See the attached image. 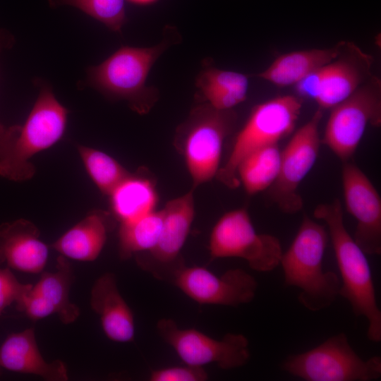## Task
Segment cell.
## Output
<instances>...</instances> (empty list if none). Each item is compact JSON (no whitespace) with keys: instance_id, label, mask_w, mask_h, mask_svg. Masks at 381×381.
<instances>
[{"instance_id":"obj_1","label":"cell","mask_w":381,"mask_h":381,"mask_svg":"<svg viewBox=\"0 0 381 381\" xmlns=\"http://www.w3.org/2000/svg\"><path fill=\"white\" fill-rule=\"evenodd\" d=\"M315 218L327 225L341 277L339 296L349 301L354 315L368 323V339L381 341V310L378 307L373 278L365 253L344 224L341 203L335 200L318 205Z\"/></svg>"},{"instance_id":"obj_2","label":"cell","mask_w":381,"mask_h":381,"mask_svg":"<svg viewBox=\"0 0 381 381\" xmlns=\"http://www.w3.org/2000/svg\"><path fill=\"white\" fill-rule=\"evenodd\" d=\"M67 114L51 88L44 86L23 126L0 123V175L15 181L31 179L35 167L30 158L62 137Z\"/></svg>"},{"instance_id":"obj_3","label":"cell","mask_w":381,"mask_h":381,"mask_svg":"<svg viewBox=\"0 0 381 381\" xmlns=\"http://www.w3.org/2000/svg\"><path fill=\"white\" fill-rule=\"evenodd\" d=\"M164 31L163 40L155 46L121 47L99 65L90 68V84L111 99L126 101L138 114L148 112L159 97L157 89L146 85L148 73L157 59L179 42L174 28Z\"/></svg>"},{"instance_id":"obj_4","label":"cell","mask_w":381,"mask_h":381,"mask_svg":"<svg viewBox=\"0 0 381 381\" xmlns=\"http://www.w3.org/2000/svg\"><path fill=\"white\" fill-rule=\"evenodd\" d=\"M327 241L325 227L304 215L294 239L280 260L284 286L299 289L298 301L310 311L328 308L339 294L338 275L323 270Z\"/></svg>"},{"instance_id":"obj_5","label":"cell","mask_w":381,"mask_h":381,"mask_svg":"<svg viewBox=\"0 0 381 381\" xmlns=\"http://www.w3.org/2000/svg\"><path fill=\"white\" fill-rule=\"evenodd\" d=\"M236 120L233 109H217L204 102L194 107L177 128L174 145L184 158L194 187L216 176L224 142Z\"/></svg>"},{"instance_id":"obj_6","label":"cell","mask_w":381,"mask_h":381,"mask_svg":"<svg viewBox=\"0 0 381 381\" xmlns=\"http://www.w3.org/2000/svg\"><path fill=\"white\" fill-rule=\"evenodd\" d=\"M302 108V100L295 95L269 99L254 107L246 123L236 135L231 152L216 177L229 188L239 185L237 167L250 153L277 144L295 127Z\"/></svg>"},{"instance_id":"obj_7","label":"cell","mask_w":381,"mask_h":381,"mask_svg":"<svg viewBox=\"0 0 381 381\" xmlns=\"http://www.w3.org/2000/svg\"><path fill=\"white\" fill-rule=\"evenodd\" d=\"M281 367L306 381H372L381 377V357L363 359L344 332L307 351L289 355Z\"/></svg>"},{"instance_id":"obj_8","label":"cell","mask_w":381,"mask_h":381,"mask_svg":"<svg viewBox=\"0 0 381 381\" xmlns=\"http://www.w3.org/2000/svg\"><path fill=\"white\" fill-rule=\"evenodd\" d=\"M322 143L343 162L349 161L370 125L381 124V80L373 75L332 107Z\"/></svg>"},{"instance_id":"obj_9","label":"cell","mask_w":381,"mask_h":381,"mask_svg":"<svg viewBox=\"0 0 381 381\" xmlns=\"http://www.w3.org/2000/svg\"><path fill=\"white\" fill-rule=\"evenodd\" d=\"M212 259L238 258L253 270L268 272L280 265L283 253L279 240L268 234H258L245 209L224 214L210 236Z\"/></svg>"},{"instance_id":"obj_10","label":"cell","mask_w":381,"mask_h":381,"mask_svg":"<svg viewBox=\"0 0 381 381\" xmlns=\"http://www.w3.org/2000/svg\"><path fill=\"white\" fill-rule=\"evenodd\" d=\"M374 57L353 42L344 41L339 54L294 85L298 95L331 109L356 91L373 74Z\"/></svg>"},{"instance_id":"obj_11","label":"cell","mask_w":381,"mask_h":381,"mask_svg":"<svg viewBox=\"0 0 381 381\" xmlns=\"http://www.w3.org/2000/svg\"><path fill=\"white\" fill-rule=\"evenodd\" d=\"M157 330L184 364L202 367L216 363L229 370L245 365L250 358L248 339L242 334L227 333L216 339L195 329H181L170 318L159 320Z\"/></svg>"},{"instance_id":"obj_12","label":"cell","mask_w":381,"mask_h":381,"mask_svg":"<svg viewBox=\"0 0 381 381\" xmlns=\"http://www.w3.org/2000/svg\"><path fill=\"white\" fill-rule=\"evenodd\" d=\"M157 244L135 255L137 265L155 279L172 284L186 266L181 255L195 215L193 189L167 202Z\"/></svg>"},{"instance_id":"obj_13","label":"cell","mask_w":381,"mask_h":381,"mask_svg":"<svg viewBox=\"0 0 381 381\" xmlns=\"http://www.w3.org/2000/svg\"><path fill=\"white\" fill-rule=\"evenodd\" d=\"M322 117V109L318 108L281 152L279 174L269 189L272 201L284 213H296L303 207L298 190L318 156L322 143L319 134Z\"/></svg>"},{"instance_id":"obj_14","label":"cell","mask_w":381,"mask_h":381,"mask_svg":"<svg viewBox=\"0 0 381 381\" xmlns=\"http://www.w3.org/2000/svg\"><path fill=\"white\" fill-rule=\"evenodd\" d=\"M173 285L199 304L237 307L251 302L258 282L246 270L230 269L216 275L200 266H186Z\"/></svg>"},{"instance_id":"obj_15","label":"cell","mask_w":381,"mask_h":381,"mask_svg":"<svg viewBox=\"0 0 381 381\" xmlns=\"http://www.w3.org/2000/svg\"><path fill=\"white\" fill-rule=\"evenodd\" d=\"M342 187L346 209L356 221L353 238L367 255L381 253V198L365 173L344 162Z\"/></svg>"},{"instance_id":"obj_16","label":"cell","mask_w":381,"mask_h":381,"mask_svg":"<svg viewBox=\"0 0 381 381\" xmlns=\"http://www.w3.org/2000/svg\"><path fill=\"white\" fill-rule=\"evenodd\" d=\"M40 235L39 229L28 219L1 224L0 264L22 272H42L48 260L49 248L40 239Z\"/></svg>"},{"instance_id":"obj_17","label":"cell","mask_w":381,"mask_h":381,"mask_svg":"<svg viewBox=\"0 0 381 381\" xmlns=\"http://www.w3.org/2000/svg\"><path fill=\"white\" fill-rule=\"evenodd\" d=\"M0 367L15 373L35 375L47 381L68 380L64 362L44 360L38 348L33 327L8 335L0 346Z\"/></svg>"},{"instance_id":"obj_18","label":"cell","mask_w":381,"mask_h":381,"mask_svg":"<svg viewBox=\"0 0 381 381\" xmlns=\"http://www.w3.org/2000/svg\"><path fill=\"white\" fill-rule=\"evenodd\" d=\"M90 306L99 317L107 337L115 342L127 343L135 337V320L132 310L120 294L115 275L106 272L94 283Z\"/></svg>"},{"instance_id":"obj_19","label":"cell","mask_w":381,"mask_h":381,"mask_svg":"<svg viewBox=\"0 0 381 381\" xmlns=\"http://www.w3.org/2000/svg\"><path fill=\"white\" fill-rule=\"evenodd\" d=\"M114 219L109 212L92 210L53 243L52 248L66 258L94 261L114 228Z\"/></svg>"},{"instance_id":"obj_20","label":"cell","mask_w":381,"mask_h":381,"mask_svg":"<svg viewBox=\"0 0 381 381\" xmlns=\"http://www.w3.org/2000/svg\"><path fill=\"white\" fill-rule=\"evenodd\" d=\"M344 41L328 48L294 51L277 57L258 76L277 87L295 85L312 72L333 60Z\"/></svg>"},{"instance_id":"obj_21","label":"cell","mask_w":381,"mask_h":381,"mask_svg":"<svg viewBox=\"0 0 381 381\" xmlns=\"http://www.w3.org/2000/svg\"><path fill=\"white\" fill-rule=\"evenodd\" d=\"M195 85L204 102L228 110L245 101L249 80L243 73L207 65L198 75Z\"/></svg>"},{"instance_id":"obj_22","label":"cell","mask_w":381,"mask_h":381,"mask_svg":"<svg viewBox=\"0 0 381 381\" xmlns=\"http://www.w3.org/2000/svg\"><path fill=\"white\" fill-rule=\"evenodd\" d=\"M109 196L111 214L120 223L155 210L158 201L154 182L141 174H130Z\"/></svg>"},{"instance_id":"obj_23","label":"cell","mask_w":381,"mask_h":381,"mask_svg":"<svg viewBox=\"0 0 381 381\" xmlns=\"http://www.w3.org/2000/svg\"><path fill=\"white\" fill-rule=\"evenodd\" d=\"M74 281L73 269L66 258H56V270L44 272L33 289L52 306L64 324L75 322L80 315L79 308L70 299V290Z\"/></svg>"},{"instance_id":"obj_24","label":"cell","mask_w":381,"mask_h":381,"mask_svg":"<svg viewBox=\"0 0 381 381\" xmlns=\"http://www.w3.org/2000/svg\"><path fill=\"white\" fill-rule=\"evenodd\" d=\"M281 151L277 144L258 149L244 157L237 167V177L248 194L269 188L276 180Z\"/></svg>"},{"instance_id":"obj_25","label":"cell","mask_w":381,"mask_h":381,"mask_svg":"<svg viewBox=\"0 0 381 381\" xmlns=\"http://www.w3.org/2000/svg\"><path fill=\"white\" fill-rule=\"evenodd\" d=\"M163 224V211L154 210L137 219L121 222L119 229V255L121 260L151 250L157 244Z\"/></svg>"},{"instance_id":"obj_26","label":"cell","mask_w":381,"mask_h":381,"mask_svg":"<svg viewBox=\"0 0 381 381\" xmlns=\"http://www.w3.org/2000/svg\"><path fill=\"white\" fill-rule=\"evenodd\" d=\"M78 150L87 174L103 194L109 195L131 174L115 159L100 150L83 145L78 146Z\"/></svg>"},{"instance_id":"obj_27","label":"cell","mask_w":381,"mask_h":381,"mask_svg":"<svg viewBox=\"0 0 381 381\" xmlns=\"http://www.w3.org/2000/svg\"><path fill=\"white\" fill-rule=\"evenodd\" d=\"M60 4L76 7L114 32L126 22L124 0H59Z\"/></svg>"},{"instance_id":"obj_28","label":"cell","mask_w":381,"mask_h":381,"mask_svg":"<svg viewBox=\"0 0 381 381\" xmlns=\"http://www.w3.org/2000/svg\"><path fill=\"white\" fill-rule=\"evenodd\" d=\"M32 286L20 282L9 267L0 269V315L6 308L16 303Z\"/></svg>"},{"instance_id":"obj_29","label":"cell","mask_w":381,"mask_h":381,"mask_svg":"<svg viewBox=\"0 0 381 381\" xmlns=\"http://www.w3.org/2000/svg\"><path fill=\"white\" fill-rule=\"evenodd\" d=\"M18 310L23 312L33 321H37L54 314V310L49 302L32 288L23 294L16 303Z\"/></svg>"},{"instance_id":"obj_30","label":"cell","mask_w":381,"mask_h":381,"mask_svg":"<svg viewBox=\"0 0 381 381\" xmlns=\"http://www.w3.org/2000/svg\"><path fill=\"white\" fill-rule=\"evenodd\" d=\"M208 375L202 367L185 364L154 370L151 373V381H205Z\"/></svg>"},{"instance_id":"obj_31","label":"cell","mask_w":381,"mask_h":381,"mask_svg":"<svg viewBox=\"0 0 381 381\" xmlns=\"http://www.w3.org/2000/svg\"><path fill=\"white\" fill-rule=\"evenodd\" d=\"M9 44V40H8L6 36H5L2 33H0V52L3 48L7 47V45H8Z\"/></svg>"},{"instance_id":"obj_32","label":"cell","mask_w":381,"mask_h":381,"mask_svg":"<svg viewBox=\"0 0 381 381\" xmlns=\"http://www.w3.org/2000/svg\"><path fill=\"white\" fill-rule=\"evenodd\" d=\"M136 4H145L155 1V0H130Z\"/></svg>"},{"instance_id":"obj_33","label":"cell","mask_w":381,"mask_h":381,"mask_svg":"<svg viewBox=\"0 0 381 381\" xmlns=\"http://www.w3.org/2000/svg\"><path fill=\"white\" fill-rule=\"evenodd\" d=\"M1 368L0 367V375H1Z\"/></svg>"}]
</instances>
